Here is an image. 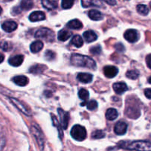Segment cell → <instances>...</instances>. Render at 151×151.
Masks as SVG:
<instances>
[{"instance_id":"19","label":"cell","mask_w":151,"mask_h":151,"mask_svg":"<svg viewBox=\"0 0 151 151\" xmlns=\"http://www.w3.org/2000/svg\"><path fill=\"white\" fill-rule=\"evenodd\" d=\"M88 16L93 21H100L102 20L103 18V16L101 12L97 10H89L88 13Z\"/></svg>"},{"instance_id":"21","label":"cell","mask_w":151,"mask_h":151,"mask_svg":"<svg viewBox=\"0 0 151 151\" xmlns=\"http://www.w3.org/2000/svg\"><path fill=\"white\" fill-rule=\"evenodd\" d=\"M78 96H79L80 99L83 100V103H81V106H84L86 104H87V100H88V97H89V93L85 88H81V90L78 92Z\"/></svg>"},{"instance_id":"44","label":"cell","mask_w":151,"mask_h":151,"mask_svg":"<svg viewBox=\"0 0 151 151\" xmlns=\"http://www.w3.org/2000/svg\"><path fill=\"white\" fill-rule=\"evenodd\" d=\"M148 83H150V84H151V76L150 77V78H148Z\"/></svg>"},{"instance_id":"22","label":"cell","mask_w":151,"mask_h":151,"mask_svg":"<svg viewBox=\"0 0 151 151\" xmlns=\"http://www.w3.org/2000/svg\"><path fill=\"white\" fill-rule=\"evenodd\" d=\"M66 27L69 28V29H79L82 28L83 24L78 19H73V20H71L70 22H69L66 24Z\"/></svg>"},{"instance_id":"10","label":"cell","mask_w":151,"mask_h":151,"mask_svg":"<svg viewBox=\"0 0 151 151\" xmlns=\"http://www.w3.org/2000/svg\"><path fill=\"white\" fill-rule=\"evenodd\" d=\"M128 125L123 121H119L114 126V132L117 135H124L127 132Z\"/></svg>"},{"instance_id":"31","label":"cell","mask_w":151,"mask_h":151,"mask_svg":"<svg viewBox=\"0 0 151 151\" xmlns=\"http://www.w3.org/2000/svg\"><path fill=\"white\" fill-rule=\"evenodd\" d=\"M51 117H52V121H53V125H54L55 126L57 127L58 130L59 137H60V139H62L63 138V131H62V128H60V124H59L57 118H56L55 116V115H53V114H51Z\"/></svg>"},{"instance_id":"6","label":"cell","mask_w":151,"mask_h":151,"mask_svg":"<svg viewBox=\"0 0 151 151\" xmlns=\"http://www.w3.org/2000/svg\"><path fill=\"white\" fill-rule=\"evenodd\" d=\"M124 38L130 43H135L139 39V34L138 31L134 29H129L125 31Z\"/></svg>"},{"instance_id":"47","label":"cell","mask_w":151,"mask_h":151,"mask_svg":"<svg viewBox=\"0 0 151 151\" xmlns=\"http://www.w3.org/2000/svg\"><path fill=\"white\" fill-rule=\"evenodd\" d=\"M125 1H128V0H125Z\"/></svg>"},{"instance_id":"41","label":"cell","mask_w":151,"mask_h":151,"mask_svg":"<svg viewBox=\"0 0 151 151\" xmlns=\"http://www.w3.org/2000/svg\"><path fill=\"white\" fill-rule=\"evenodd\" d=\"M145 95L147 98L151 99V88H147L145 90Z\"/></svg>"},{"instance_id":"36","label":"cell","mask_w":151,"mask_h":151,"mask_svg":"<svg viewBox=\"0 0 151 151\" xmlns=\"http://www.w3.org/2000/svg\"><path fill=\"white\" fill-rule=\"evenodd\" d=\"M102 51V48L100 45H97V46H94V47H91L90 49V52L91 53L94 55H99Z\"/></svg>"},{"instance_id":"11","label":"cell","mask_w":151,"mask_h":151,"mask_svg":"<svg viewBox=\"0 0 151 151\" xmlns=\"http://www.w3.org/2000/svg\"><path fill=\"white\" fill-rule=\"evenodd\" d=\"M17 26V23L15 22L14 21H6L1 24V28L5 32H11L14 31L15 29H16Z\"/></svg>"},{"instance_id":"43","label":"cell","mask_w":151,"mask_h":151,"mask_svg":"<svg viewBox=\"0 0 151 151\" xmlns=\"http://www.w3.org/2000/svg\"><path fill=\"white\" fill-rule=\"evenodd\" d=\"M4 55L1 54V53L0 52V63H2L3 60H4Z\"/></svg>"},{"instance_id":"1","label":"cell","mask_w":151,"mask_h":151,"mask_svg":"<svg viewBox=\"0 0 151 151\" xmlns=\"http://www.w3.org/2000/svg\"><path fill=\"white\" fill-rule=\"evenodd\" d=\"M70 62L73 66L78 67H85L90 69H95L97 67L95 61L91 58L80 54H72Z\"/></svg>"},{"instance_id":"39","label":"cell","mask_w":151,"mask_h":151,"mask_svg":"<svg viewBox=\"0 0 151 151\" xmlns=\"http://www.w3.org/2000/svg\"><path fill=\"white\" fill-rule=\"evenodd\" d=\"M146 63H147V67L151 69V54L148 55L146 57Z\"/></svg>"},{"instance_id":"18","label":"cell","mask_w":151,"mask_h":151,"mask_svg":"<svg viewBox=\"0 0 151 151\" xmlns=\"http://www.w3.org/2000/svg\"><path fill=\"white\" fill-rule=\"evenodd\" d=\"M83 37L87 43H91L93 41H95L97 38V34L92 30L86 31L83 33Z\"/></svg>"},{"instance_id":"9","label":"cell","mask_w":151,"mask_h":151,"mask_svg":"<svg viewBox=\"0 0 151 151\" xmlns=\"http://www.w3.org/2000/svg\"><path fill=\"white\" fill-rule=\"evenodd\" d=\"M119 69L114 66H106L103 68V73L108 78H113L118 74Z\"/></svg>"},{"instance_id":"5","label":"cell","mask_w":151,"mask_h":151,"mask_svg":"<svg viewBox=\"0 0 151 151\" xmlns=\"http://www.w3.org/2000/svg\"><path fill=\"white\" fill-rule=\"evenodd\" d=\"M30 131L32 136H33L34 138L36 140V142L38 143L39 148L41 150H43L44 146V137L39 127L37 125H35V124H32V126H31Z\"/></svg>"},{"instance_id":"40","label":"cell","mask_w":151,"mask_h":151,"mask_svg":"<svg viewBox=\"0 0 151 151\" xmlns=\"http://www.w3.org/2000/svg\"><path fill=\"white\" fill-rule=\"evenodd\" d=\"M22 8L20 7V6L19 7H13V14L14 15H16V14H19V13H20V12L22 11Z\"/></svg>"},{"instance_id":"45","label":"cell","mask_w":151,"mask_h":151,"mask_svg":"<svg viewBox=\"0 0 151 151\" xmlns=\"http://www.w3.org/2000/svg\"><path fill=\"white\" fill-rule=\"evenodd\" d=\"M1 13H2V9H1V7H0V15L1 14Z\"/></svg>"},{"instance_id":"38","label":"cell","mask_w":151,"mask_h":151,"mask_svg":"<svg viewBox=\"0 0 151 151\" xmlns=\"http://www.w3.org/2000/svg\"><path fill=\"white\" fill-rule=\"evenodd\" d=\"M115 49H116L118 52H122L125 51V50L123 44H121V43H118V44H116V46H115Z\"/></svg>"},{"instance_id":"33","label":"cell","mask_w":151,"mask_h":151,"mask_svg":"<svg viewBox=\"0 0 151 151\" xmlns=\"http://www.w3.org/2000/svg\"><path fill=\"white\" fill-rule=\"evenodd\" d=\"M75 0H62L61 6L63 9H69L73 6Z\"/></svg>"},{"instance_id":"2","label":"cell","mask_w":151,"mask_h":151,"mask_svg":"<svg viewBox=\"0 0 151 151\" xmlns=\"http://www.w3.org/2000/svg\"><path fill=\"white\" fill-rule=\"evenodd\" d=\"M35 37L36 38L44 40L47 42H52L54 41L55 33L50 29H48L47 27H42L36 31Z\"/></svg>"},{"instance_id":"37","label":"cell","mask_w":151,"mask_h":151,"mask_svg":"<svg viewBox=\"0 0 151 151\" xmlns=\"http://www.w3.org/2000/svg\"><path fill=\"white\" fill-rule=\"evenodd\" d=\"M0 49L4 51H7L10 49V44L6 41H0Z\"/></svg>"},{"instance_id":"29","label":"cell","mask_w":151,"mask_h":151,"mask_svg":"<svg viewBox=\"0 0 151 151\" xmlns=\"http://www.w3.org/2000/svg\"><path fill=\"white\" fill-rule=\"evenodd\" d=\"M137 10L139 14L142 16H147L149 13V8L145 4H138L137 6Z\"/></svg>"},{"instance_id":"8","label":"cell","mask_w":151,"mask_h":151,"mask_svg":"<svg viewBox=\"0 0 151 151\" xmlns=\"http://www.w3.org/2000/svg\"><path fill=\"white\" fill-rule=\"evenodd\" d=\"M58 114L59 117H60V125H61L62 128H63V129H66L68 127V124H69V114H68V112L62 110L61 109H58Z\"/></svg>"},{"instance_id":"28","label":"cell","mask_w":151,"mask_h":151,"mask_svg":"<svg viewBox=\"0 0 151 151\" xmlns=\"http://www.w3.org/2000/svg\"><path fill=\"white\" fill-rule=\"evenodd\" d=\"M32 6H33L32 0H22L20 3V7L22 8V10H29L32 8Z\"/></svg>"},{"instance_id":"17","label":"cell","mask_w":151,"mask_h":151,"mask_svg":"<svg viewBox=\"0 0 151 151\" xmlns=\"http://www.w3.org/2000/svg\"><path fill=\"white\" fill-rule=\"evenodd\" d=\"M13 81L14 82V83L19 86H25L26 85H27L28 82H29L26 76H24V75H19V76L14 77L13 78Z\"/></svg>"},{"instance_id":"25","label":"cell","mask_w":151,"mask_h":151,"mask_svg":"<svg viewBox=\"0 0 151 151\" xmlns=\"http://www.w3.org/2000/svg\"><path fill=\"white\" fill-rule=\"evenodd\" d=\"M117 116L118 112L115 109H109L106 113V117L109 120H114Z\"/></svg>"},{"instance_id":"24","label":"cell","mask_w":151,"mask_h":151,"mask_svg":"<svg viewBox=\"0 0 151 151\" xmlns=\"http://www.w3.org/2000/svg\"><path fill=\"white\" fill-rule=\"evenodd\" d=\"M81 4L83 7H88L91 6H94V7L102 6L101 3L97 0H81Z\"/></svg>"},{"instance_id":"13","label":"cell","mask_w":151,"mask_h":151,"mask_svg":"<svg viewBox=\"0 0 151 151\" xmlns=\"http://www.w3.org/2000/svg\"><path fill=\"white\" fill-rule=\"evenodd\" d=\"M114 91L117 94H122L128 90V86L124 82H118L113 85Z\"/></svg>"},{"instance_id":"3","label":"cell","mask_w":151,"mask_h":151,"mask_svg":"<svg viewBox=\"0 0 151 151\" xmlns=\"http://www.w3.org/2000/svg\"><path fill=\"white\" fill-rule=\"evenodd\" d=\"M86 130L83 126L76 125L71 130V136L77 141H83L86 138Z\"/></svg>"},{"instance_id":"7","label":"cell","mask_w":151,"mask_h":151,"mask_svg":"<svg viewBox=\"0 0 151 151\" xmlns=\"http://www.w3.org/2000/svg\"><path fill=\"white\" fill-rule=\"evenodd\" d=\"M9 100H10V101L11 102L12 104H13L18 110L20 111L21 112H22V113H23L24 114L26 115V116H30L31 113L29 111V110H28V109H27V108L25 107L19 100H17V99L16 98H13V97H9Z\"/></svg>"},{"instance_id":"20","label":"cell","mask_w":151,"mask_h":151,"mask_svg":"<svg viewBox=\"0 0 151 151\" xmlns=\"http://www.w3.org/2000/svg\"><path fill=\"white\" fill-rule=\"evenodd\" d=\"M44 47V44L41 41H35L32 42L30 45V51L32 53H37L41 51Z\"/></svg>"},{"instance_id":"4","label":"cell","mask_w":151,"mask_h":151,"mask_svg":"<svg viewBox=\"0 0 151 151\" xmlns=\"http://www.w3.org/2000/svg\"><path fill=\"white\" fill-rule=\"evenodd\" d=\"M128 150H151V142L148 141H134L125 147Z\"/></svg>"},{"instance_id":"12","label":"cell","mask_w":151,"mask_h":151,"mask_svg":"<svg viewBox=\"0 0 151 151\" xmlns=\"http://www.w3.org/2000/svg\"><path fill=\"white\" fill-rule=\"evenodd\" d=\"M46 19L45 13L42 11H34L29 15V19L32 22H39Z\"/></svg>"},{"instance_id":"30","label":"cell","mask_w":151,"mask_h":151,"mask_svg":"<svg viewBox=\"0 0 151 151\" xmlns=\"http://www.w3.org/2000/svg\"><path fill=\"white\" fill-rule=\"evenodd\" d=\"M139 72L137 69L129 70L126 72V77L129 79L136 80L139 78Z\"/></svg>"},{"instance_id":"35","label":"cell","mask_w":151,"mask_h":151,"mask_svg":"<svg viewBox=\"0 0 151 151\" xmlns=\"http://www.w3.org/2000/svg\"><path fill=\"white\" fill-rule=\"evenodd\" d=\"M45 58L48 60H54L55 58V53L51 50H47L45 53Z\"/></svg>"},{"instance_id":"27","label":"cell","mask_w":151,"mask_h":151,"mask_svg":"<svg viewBox=\"0 0 151 151\" xmlns=\"http://www.w3.org/2000/svg\"><path fill=\"white\" fill-rule=\"evenodd\" d=\"M71 44L72 45H74L75 47H78V48H80L83 46V41L81 36H80L79 35H76L72 38V39L71 40Z\"/></svg>"},{"instance_id":"16","label":"cell","mask_w":151,"mask_h":151,"mask_svg":"<svg viewBox=\"0 0 151 151\" xmlns=\"http://www.w3.org/2000/svg\"><path fill=\"white\" fill-rule=\"evenodd\" d=\"M24 61V56L22 55H18L13 56L11 57L10 58H9L8 63L9 64L11 65V66H19L20 65H22V63Z\"/></svg>"},{"instance_id":"15","label":"cell","mask_w":151,"mask_h":151,"mask_svg":"<svg viewBox=\"0 0 151 151\" xmlns=\"http://www.w3.org/2000/svg\"><path fill=\"white\" fill-rule=\"evenodd\" d=\"M77 79L78 81L83 83H91L93 80V75L89 73H79L77 75Z\"/></svg>"},{"instance_id":"26","label":"cell","mask_w":151,"mask_h":151,"mask_svg":"<svg viewBox=\"0 0 151 151\" xmlns=\"http://www.w3.org/2000/svg\"><path fill=\"white\" fill-rule=\"evenodd\" d=\"M46 69H47V67L45 66H44V65L36 64L31 66L30 69H29V72L33 74H39L44 72Z\"/></svg>"},{"instance_id":"42","label":"cell","mask_w":151,"mask_h":151,"mask_svg":"<svg viewBox=\"0 0 151 151\" xmlns=\"http://www.w3.org/2000/svg\"><path fill=\"white\" fill-rule=\"evenodd\" d=\"M102 1H105V2H106L109 5H115L116 4V0H102Z\"/></svg>"},{"instance_id":"14","label":"cell","mask_w":151,"mask_h":151,"mask_svg":"<svg viewBox=\"0 0 151 151\" xmlns=\"http://www.w3.org/2000/svg\"><path fill=\"white\" fill-rule=\"evenodd\" d=\"M41 3L44 8L48 10H52L58 7V0H41Z\"/></svg>"},{"instance_id":"23","label":"cell","mask_w":151,"mask_h":151,"mask_svg":"<svg viewBox=\"0 0 151 151\" xmlns=\"http://www.w3.org/2000/svg\"><path fill=\"white\" fill-rule=\"evenodd\" d=\"M71 35H72V33L66 30V29H61L58 33V38L60 41H66L69 39Z\"/></svg>"},{"instance_id":"34","label":"cell","mask_w":151,"mask_h":151,"mask_svg":"<svg viewBox=\"0 0 151 151\" xmlns=\"http://www.w3.org/2000/svg\"><path fill=\"white\" fill-rule=\"evenodd\" d=\"M97 102L96 100H90L88 103H87V109L90 111H93V110H95L97 108Z\"/></svg>"},{"instance_id":"46","label":"cell","mask_w":151,"mask_h":151,"mask_svg":"<svg viewBox=\"0 0 151 151\" xmlns=\"http://www.w3.org/2000/svg\"><path fill=\"white\" fill-rule=\"evenodd\" d=\"M4 1H12V0H4Z\"/></svg>"},{"instance_id":"32","label":"cell","mask_w":151,"mask_h":151,"mask_svg":"<svg viewBox=\"0 0 151 151\" xmlns=\"http://www.w3.org/2000/svg\"><path fill=\"white\" fill-rule=\"evenodd\" d=\"M106 134L105 133L103 132V131L101 130H97V131H94L91 134V137L94 139H103L104 138Z\"/></svg>"}]
</instances>
